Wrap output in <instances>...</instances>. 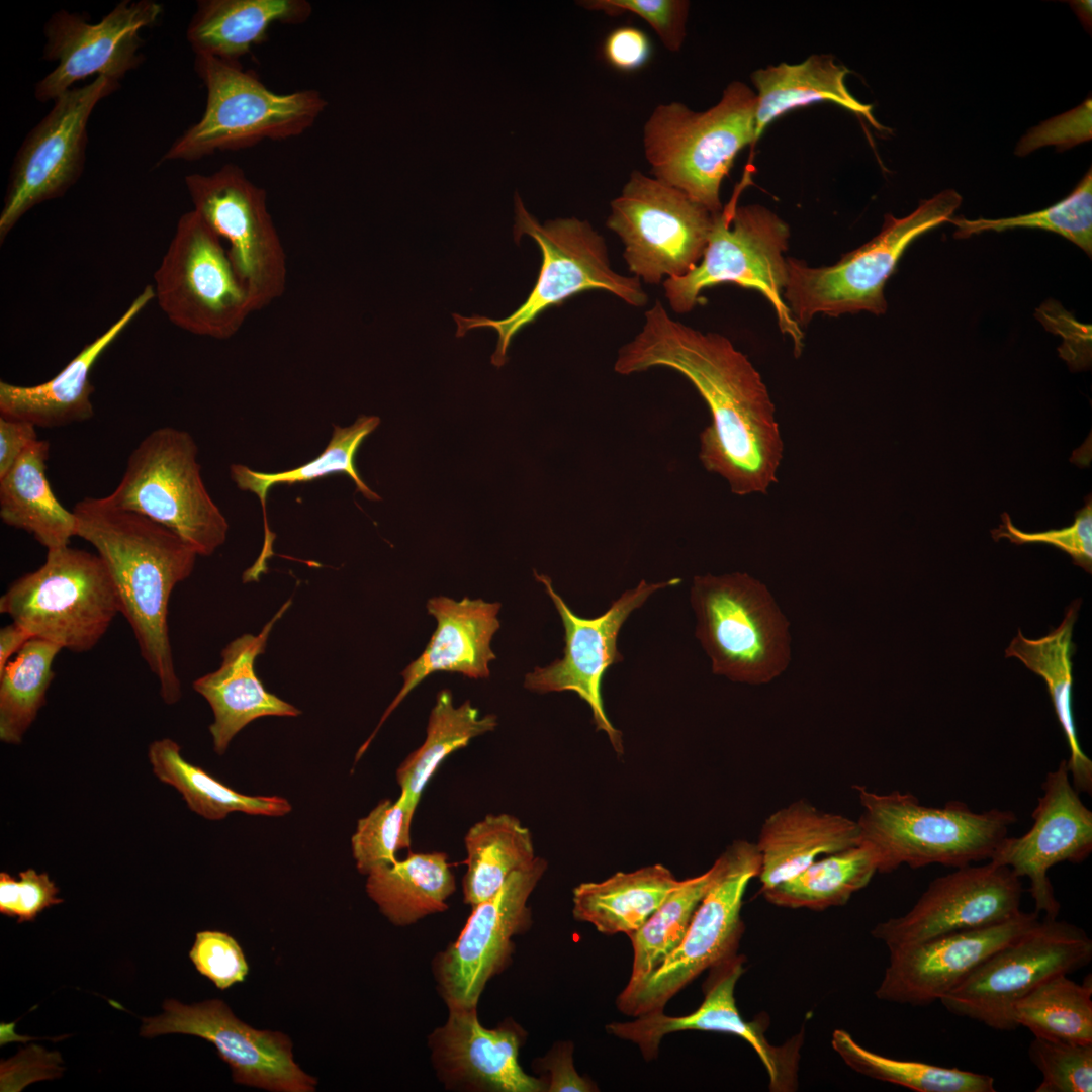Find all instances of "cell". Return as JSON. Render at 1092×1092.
Returning a JSON list of instances; mask_svg holds the SVG:
<instances>
[{"label": "cell", "instance_id": "6da1fadb", "mask_svg": "<svg viewBox=\"0 0 1092 1092\" xmlns=\"http://www.w3.org/2000/svg\"><path fill=\"white\" fill-rule=\"evenodd\" d=\"M653 367L682 374L711 413L700 434L699 458L736 495L765 493L777 481L783 441L767 388L748 358L724 336L671 318L656 301L642 330L618 352L615 372Z\"/></svg>", "mask_w": 1092, "mask_h": 1092}, {"label": "cell", "instance_id": "7a4b0ae2", "mask_svg": "<svg viewBox=\"0 0 1092 1092\" xmlns=\"http://www.w3.org/2000/svg\"><path fill=\"white\" fill-rule=\"evenodd\" d=\"M75 536L91 544L116 587L120 614L167 705L177 703L181 684L170 643L168 614L176 585L188 578L197 552L163 525L113 506L106 496L84 497L72 509Z\"/></svg>", "mask_w": 1092, "mask_h": 1092}, {"label": "cell", "instance_id": "3957f363", "mask_svg": "<svg viewBox=\"0 0 1092 1092\" xmlns=\"http://www.w3.org/2000/svg\"><path fill=\"white\" fill-rule=\"evenodd\" d=\"M853 787L862 809L856 820L860 842L873 848L879 873L903 864L958 869L990 860L1017 821L1011 810L976 812L962 801L930 807L911 793L880 794L864 786Z\"/></svg>", "mask_w": 1092, "mask_h": 1092}, {"label": "cell", "instance_id": "277c9868", "mask_svg": "<svg viewBox=\"0 0 1092 1092\" xmlns=\"http://www.w3.org/2000/svg\"><path fill=\"white\" fill-rule=\"evenodd\" d=\"M194 70L206 90L204 111L173 142L159 164L192 162L267 140L296 138L311 128L329 105L315 89L275 92L241 62L195 55Z\"/></svg>", "mask_w": 1092, "mask_h": 1092}, {"label": "cell", "instance_id": "5b68a950", "mask_svg": "<svg viewBox=\"0 0 1092 1092\" xmlns=\"http://www.w3.org/2000/svg\"><path fill=\"white\" fill-rule=\"evenodd\" d=\"M756 95L730 83L719 102L696 112L679 102L658 105L644 125L645 157L657 180L713 214L723 208L720 188L738 153L755 143Z\"/></svg>", "mask_w": 1092, "mask_h": 1092}, {"label": "cell", "instance_id": "8992f818", "mask_svg": "<svg viewBox=\"0 0 1092 1092\" xmlns=\"http://www.w3.org/2000/svg\"><path fill=\"white\" fill-rule=\"evenodd\" d=\"M515 240L530 236L542 253V264L535 286L527 299L509 316L491 320L481 315L471 317L454 313L457 337L475 328H492L498 340L491 363L503 366L514 337L550 307L585 290L611 292L632 306H643L648 300L640 280L625 276L611 267L604 238L586 220L575 217L557 218L541 224L531 215L519 197L515 198Z\"/></svg>", "mask_w": 1092, "mask_h": 1092}, {"label": "cell", "instance_id": "52a82bcc", "mask_svg": "<svg viewBox=\"0 0 1092 1092\" xmlns=\"http://www.w3.org/2000/svg\"><path fill=\"white\" fill-rule=\"evenodd\" d=\"M961 203L962 196L947 189L922 200L907 216L886 214L876 237L830 266L811 267L788 257L783 297L795 322L807 325L818 313H885L884 288L907 247L919 236L947 222Z\"/></svg>", "mask_w": 1092, "mask_h": 1092}, {"label": "cell", "instance_id": "ba28073f", "mask_svg": "<svg viewBox=\"0 0 1092 1092\" xmlns=\"http://www.w3.org/2000/svg\"><path fill=\"white\" fill-rule=\"evenodd\" d=\"M690 601L714 674L764 685L787 669L790 624L762 582L741 572L696 575Z\"/></svg>", "mask_w": 1092, "mask_h": 1092}, {"label": "cell", "instance_id": "9c48e42d", "mask_svg": "<svg viewBox=\"0 0 1092 1092\" xmlns=\"http://www.w3.org/2000/svg\"><path fill=\"white\" fill-rule=\"evenodd\" d=\"M714 214L701 261L688 274L663 282L664 294L677 313L691 311L701 292L720 283H735L760 292L771 304L781 331L790 337L799 356L804 334L784 300L790 230L764 206H738L737 196Z\"/></svg>", "mask_w": 1092, "mask_h": 1092}, {"label": "cell", "instance_id": "30bf717a", "mask_svg": "<svg viewBox=\"0 0 1092 1092\" xmlns=\"http://www.w3.org/2000/svg\"><path fill=\"white\" fill-rule=\"evenodd\" d=\"M121 605L104 562L70 546L49 550L41 566L14 580L0 597V613L40 638L74 653L93 649Z\"/></svg>", "mask_w": 1092, "mask_h": 1092}, {"label": "cell", "instance_id": "8fae6325", "mask_svg": "<svg viewBox=\"0 0 1092 1092\" xmlns=\"http://www.w3.org/2000/svg\"><path fill=\"white\" fill-rule=\"evenodd\" d=\"M197 454L188 432L157 428L132 450L106 498L170 529L199 556H209L224 544L229 523L205 487Z\"/></svg>", "mask_w": 1092, "mask_h": 1092}, {"label": "cell", "instance_id": "7c38bea8", "mask_svg": "<svg viewBox=\"0 0 1092 1092\" xmlns=\"http://www.w3.org/2000/svg\"><path fill=\"white\" fill-rule=\"evenodd\" d=\"M154 282L164 314L196 336L228 340L253 313L221 239L193 209L180 216Z\"/></svg>", "mask_w": 1092, "mask_h": 1092}, {"label": "cell", "instance_id": "4fadbf2b", "mask_svg": "<svg viewBox=\"0 0 1092 1092\" xmlns=\"http://www.w3.org/2000/svg\"><path fill=\"white\" fill-rule=\"evenodd\" d=\"M715 876L679 945L635 992L619 996L618 1009L638 1017L663 1011L667 1002L704 971L737 953L744 925L743 896L760 872L756 843L737 840L715 860Z\"/></svg>", "mask_w": 1092, "mask_h": 1092}, {"label": "cell", "instance_id": "5bb4252c", "mask_svg": "<svg viewBox=\"0 0 1092 1092\" xmlns=\"http://www.w3.org/2000/svg\"><path fill=\"white\" fill-rule=\"evenodd\" d=\"M1092 960L1084 929L1058 918L1038 920L1021 936L985 960L939 1002L960 1017L998 1031L1017 1028L1015 1003L1044 981L1069 975Z\"/></svg>", "mask_w": 1092, "mask_h": 1092}, {"label": "cell", "instance_id": "9a60e30c", "mask_svg": "<svg viewBox=\"0 0 1092 1092\" xmlns=\"http://www.w3.org/2000/svg\"><path fill=\"white\" fill-rule=\"evenodd\" d=\"M185 185L193 210L226 242L252 312L279 299L286 289L287 260L265 189L233 163L209 174H189Z\"/></svg>", "mask_w": 1092, "mask_h": 1092}, {"label": "cell", "instance_id": "2e32d148", "mask_svg": "<svg viewBox=\"0 0 1092 1092\" xmlns=\"http://www.w3.org/2000/svg\"><path fill=\"white\" fill-rule=\"evenodd\" d=\"M714 214L680 190L640 171L611 202L606 225L622 240L623 257L639 280L679 278L701 261Z\"/></svg>", "mask_w": 1092, "mask_h": 1092}, {"label": "cell", "instance_id": "e0dca14e", "mask_svg": "<svg viewBox=\"0 0 1092 1092\" xmlns=\"http://www.w3.org/2000/svg\"><path fill=\"white\" fill-rule=\"evenodd\" d=\"M118 87V81L105 77L73 87L54 100L26 134L12 163L0 212L1 243L26 212L63 197L77 183L85 167L90 116Z\"/></svg>", "mask_w": 1092, "mask_h": 1092}, {"label": "cell", "instance_id": "ac0fdd59", "mask_svg": "<svg viewBox=\"0 0 1092 1092\" xmlns=\"http://www.w3.org/2000/svg\"><path fill=\"white\" fill-rule=\"evenodd\" d=\"M541 857L515 871L489 899L472 908L454 942L433 960L437 989L448 1008H475L487 982L509 966L513 937L532 924L528 900L543 877Z\"/></svg>", "mask_w": 1092, "mask_h": 1092}, {"label": "cell", "instance_id": "d6986e66", "mask_svg": "<svg viewBox=\"0 0 1092 1092\" xmlns=\"http://www.w3.org/2000/svg\"><path fill=\"white\" fill-rule=\"evenodd\" d=\"M535 578L543 584L552 600L564 628L563 656L545 667H536L525 675L526 689L545 694L571 691L590 708L596 729L604 731L615 751L624 752L622 733L608 718L602 698L603 676L611 665L623 661L617 640L620 630L631 615L655 592L678 585L674 577L656 583L642 579L634 588L625 590L610 608L596 618H582L572 612L555 592L549 576L534 570Z\"/></svg>", "mask_w": 1092, "mask_h": 1092}, {"label": "cell", "instance_id": "ffe728a7", "mask_svg": "<svg viewBox=\"0 0 1092 1092\" xmlns=\"http://www.w3.org/2000/svg\"><path fill=\"white\" fill-rule=\"evenodd\" d=\"M153 0H122L96 23L61 9L43 26L42 59L57 66L34 86L39 102L54 101L90 76L120 81L144 61L140 31L162 14Z\"/></svg>", "mask_w": 1092, "mask_h": 1092}, {"label": "cell", "instance_id": "44dd1931", "mask_svg": "<svg viewBox=\"0 0 1092 1092\" xmlns=\"http://www.w3.org/2000/svg\"><path fill=\"white\" fill-rule=\"evenodd\" d=\"M163 1010L158 1016L142 1018V1036H198L216 1048L235 1083L273 1092L315 1091L317 1079L295 1063L292 1041L285 1033L253 1028L219 999L192 1005L169 999Z\"/></svg>", "mask_w": 1092, "mask_h": 1092}, {"label": "cell", "instance_id": "7402d4cb", "mask_svg": "<svg viewBox=\"0 0 1092 1092\" xmlns=\"http://www.w3.org/2000/svg\"><path fill=\"white\" fill-rule=\"evenodd\" d=\"M1022 884L991 860L934 879L904 915L878 923L872 935L888 949L1006 921L1020 911Z\"/></svg>", "mask_w": 1092, "mask_h": 1092}, {"label": "cell", "instance_id": "603a6c76", "mask_svg": "<svg viewBox=\"0 0 1092 1092\" xmlns=\"http://www.w3.org/2000/svg\"><path fill=\"white\" fill-rule=\"evenodd\" d=\"M745 957L737 952L711 967L703 987L704 999L694 1012L684 1016L651 1012L631 1021L611 1022L606 1026L607 1032L636 1044L646 1061L657 1057L661 1040L669 1033L698 1030L733 1034L755 1051L766 1070L771 1091L795 1090L803 1038L798 1035L775 1045L759 1024L742 1017L734 993L745 972Z\"/></svg>", "mask_w": 1092, "mask_h": 1092}, {"label": "cell", "instance_id": "cb8c5ba5", "mask_svg": "<svg viewBox=\"0 0 1092 1092\" xmlns=\"http://www.w3.org/2000/svg\"><path fill=\"white\" fill-rule=\"evenodd\" d=\"M1042 795L1031 814L1032 825L1020 836H1006L991 861L1027 878L1035 912L1058 918L1060 903L1049 879L1058 863H1080L1092 852V812L1070 779L1067 760L1046 774Z\"/></svg>", "mask_w": 1092, "mask_h": 1092}, {"label": "cell", "instance_id": "d4e9b609", "mask_svg": "<svg viewBox=\"0 0 1092 1092\" xmlns=\"http://www.w3.org/2000/svg\"><path fill=\"white\" fill-rule=\"evenodd\" d=\"M1038 915L1020 911L991 926L889 949V964L876 997L914 1006L939 1001L991 954L1031 928Z\"/></svg>", "mask_w": 1092, "mask_h": 1092}, {"label": "cell", "instance_id": "484cf974", "mask_svg": "<svg viewBox=\"0 0 1092 1092\" xmlns=\"http://www.w3.org/2000/svg\"><path fill=\"white\" fill-rule=\"evenodd\" d=\"M444 1025L428 1038L437 1077L445 1088L469 1092H544L547 1083L523 1071L519 1052L525 1030L511 1018L483 1027L475 1008H448Z\"/></svg>", "mask_w": 1092, "mask_h": 1092}, {"label": "cell", "instance_id": "4316f807", "mask_svg": "<svg viewBox=\"0 0 1092 1092\" xmlns=\"http://www.w3.org/2000/svg\"><path fill=\"white\" fill-rule=\"evenodd\" d=\"M499 610V603H488L482 599L464 598L456 601L448 597H435L428 600L427 611L436 619V629L422 654L401 672V689L385 710L374 732L360 747L356 760L365 752L393 710L432 673H459L472 679L489 676V662L495 659L490 643L500 627L497 618Z\"/></svg>", "mask_w": 1092, "mask_h": 1092}, {"label": "cell", "instance_id": "83f0119b", "mask_svg": "<svg viewBox=\"0 0 1092 1092\" xmlns=\"http://www.w3.org/2000/svg\"><path fill=\"white\" fill-rule=\"evenodd\" d=\"M286 601L257 635L243 634L221 651L220 666L193 682V689L209 704L213 749L225 753L233 738L252 721L266 716L296 717L301 711L268 692L255 671L256 658L265 652L275 623L289 609Z\"/></svg>", "mask_w": 1092, "mask_h": 1092}, {"label": "cell", "instance_id": "f1b7e54d", "mask_svg": "<svg viewBox=\"0 0 1092 1092\" xmlns=\"http://www.w3.org/2000/svg\"><path fill=\"white\" fill-rule=\"evenodd\" d=\"M155 298L147 285L126 310L100 336L87 344L56 376L36 385L0 381L1 417L29 422L39 428L82 423L94 416L90 372L106 349Z\"/></svg>", "mask_w": 1092, "mask_h": 1092}, {"label": "cell", "instance_id": "f546056e", "mask_svg": "<svg viewBox=\"0 0 1092 1092\" xmlns=\"http://www.w3.org/2000/svg\"><path fill=\"white\" fill-rule=\"evenodd\" d=\"M860 843L856 820L825 812L798 800L771 813L762 823L757 849L761 891L769 889L823 857Z\"/></svg>", "mask_w": 1092, "mask_h": 1092}, {"label": "cell", "instance_id": "4dcf8cb0", "mask_svg": "<svg viewBox=\"0 0 1092 1092\" xmlns=\"http://www.w3.org/2000/svg\"><path fill=\"white\" fill-rule=\"evenodd\" d=\"M312 10L306 0H200L186 38L195 55L240 62L272 25L302 24Z\"/></svg>", "mask_w": 1092, "mask_h": 1092}, {"label": "cell", "instance_id": "1f68e13d", "mask_svg": "<svg viewBox=\"0 0 1092 1092\" xmlns=\"http://www.w3.org/2000/svg\"><path fill=\"white\" fill-rule=\"evenodd\" d=\"M849 70L831 56L812 55L798 64L781 63L758 69L751 76L756 88L755 135L785 113L816 102H832L884 129L873 115V106L861 103L847 89Z\"/></svg>", "mask_w": 1092, "mask_h": 1092}, {"label": "cell", "instance_id": "d6a6232c", "mask_svg": "<svg viewBox=\"0 0 1092 1092\" xmlns=\"http://www.w3.org/2000/svg\"><path fill=\"white\" fill-rule=\"evenodd\" d=\"M663 864L618 872L601 882L581 883L573 889L575 920L597 931L630 935L637 931L679 884Z\"/></svg>", "mask_w": 1092, "mask_h": 1092}, {"label": "cell", "instance_id": "836d02e7", "mask_svg": "<svg viewBox=\"0 0 1092 1092\" xmlns=\"http://www.w3.org/2000/svg\"><path fill=\"white\" fill-rule=\"evenodd\" d=\"M50 443L33 442L0 477V518L33 536L47 551L69 546L75 516L56 497L47 477Z\"/></svg>", "mask_w": 1092, "mask_h": 1092}, {"label": "cell", "instance_id": "e575fe53", "mask_svg": "<svg viewBox=\"0 0 1092 1092\" xmlns=\"http://www.w3.org/2000/svg\"><path fill=\"white\" fill-rule=\"evenodd\" d=\"M1081 599L1071 603L1059 627L1039 639H1027L1018 631L1007 649L1006 657H1016L1041 676L1048 686L1056 716L1065 735L1070 756L1067 760L1075 789L1091 794L1092 760L1079 743L1072 707V641L1073 627L1078 618Z\"/></svg>", "mask_w": 1092, "mask_h": 1092}, {"label": "cell", "instance_id": "d590c367", "mask_svg": "<svg viewBox=\"0 0 1092 1092\" xmlns=\"http://www.w3.org/2000/svg\"><path fill=\"white\" fill-rule=\"evenodd\" d=\"M455 890L447 854L439 851L410 853L403 860L376 868L366 881L368 896L396 926L446 911Z\"/></svg>", "mask_w": 1092, "mask_h": 1092}, {"label": "cell", "instance_id": "8d00e7d4", "mask_svg": "<svg viewBox=\"0 0 1092 1092\" xmlns=\"http://www.w3.org/2000/svg\"><path fill=\"white\" fill-rule=\"evenodd\" d=\"M496 725L495 715L480 716L470 701L455 707L449 690L438 693L428 719L425 741L396 770L399 797L412 822L423 791L440 764L456 750L466 747L473 738L492 731Z\"/></svg>", "mask_w": 1092, "mask_h": 1092}, {"label": "cell", "instance_id": "74e56055", "mask_svg": "<svg viewBox=\"0 0 1092 1092\" xmlns=\"http://www.w3.org/2000/svg\"><path fill=\"white\" fill-rule=\"evenodd\" d=\"M148 758L155 776L175 788L189 809L205 819L221 820L233 812L269 817L291 812V804L283 797L245 795L222 784L187 761L179 744L170 738L153 741Z\"/></svg>", "mask_w": 1092, "mask_h": 1092}, {"label": "cell", "instance_id": "f35d334b", "mask_svg": "<svg viewBox=\"0 0 1092 1092\" xmlns=\"http://www.w3.org/2000/svg\"><path fill=\"white\" fill-rule=\"evenodd\" d=\"M464 903L472 908L492 897L517 870L533 863L532 835L510 814H488L467 831Z\"/></svg>", "mask_w": 1092, "mask_h": 1092}, {"label": "cell", "instance_id": "ab89813d", "mask_svg": "<svg viewBox=\"0 0 1092 1092\" xmlns=\"http://www.w3.org/2000/svg\"><path fill=\"white\" fill-rule=\"evenodd\" d=\"M379 424L380 419L376 416H360L349 427L335 426L325 450L313 460L290 470L268 473L253 470L242 464H233L230 467L231 478L238 488L256 494L263 509L265 543L258 559L259 563L266 564V560L273 555V536L266 519V499L271 487L279 484L292 485L334 473H344L354 481L356 490L367 499H380V496L363 481L355 465V456L359 447Z\"/></svg>", "mask_w": 1092, "mask_h": 1092}, {"label": "cell", "instance_id": "60d3db41", "mask_svg": "<svg viewBox=\"0 0 1092 1092\" xmlns=\"http://www.w3.org/2000/svg\"><path fill=\"white\" fill-rule=\"evenodd\" d=\"M878 873L873 848L863 842L820 857L796 876L762 890L771 904L786 908L824 910L845 904Z\"/></svg>", "mask_w": 1092, "mask_h": 1092}, {"label": "cell", "instance_id": "b9f144b4", "mask_svg": "<svg viewBox=\"0 0 1092 1092\" xmlns=\"http://www.w3.org/2000/svg\"><path fill=\"white\" fill-rule=\"evenodd\" d=\"M715 871L713 863L705 873L680 880L649 919L628 936L633 948L632 970L619 996L635 992L679 945Z\"/></svg>", "mask_w": 1092, "mask_h": 1092}, {"label": "cell", "instance_id": "7bdbcfd3", "mask_svg": "<svg viewBox=\"0 0 1092 1092\" xmlns=\"http://www.w3.org/2000/svg\"><path fill=\"white\" fill-rule=\"evenodd\" d=\"M1013 1019L1034 1037L1092 1043L1091 975L1081 984L1068 975L1044 981L1015 1003Z\"/></svg>", "mask_w": 1092, "mask_h": 1092}, {"label": "cell", "instance_id": "ee69618b", "mask_svg": "<svg viewBox=\"0 0 1092 1092\" xmlns=\"http://www.w3.org/2000/svg\"><path fill=\"white\" fill-rule=\"evenodd\" d=\"M831 1045L853 1071L916 1092L995 1091V1081L989 1075L889 1058L863 1048L845 1030L833 1031Z\"/></svg>", "mask_w": 1092, "mask_h": 1092}, {"label": "cell", "instance_id": "f6af8a7d", "mask_svg": "<svg viewBox=\"0 0 1092 1092\" xmlns=\"http://www.w3.org/2000/svg\"><path fill=\"white\" fill-rule=\"evenodd\" d=\"M62 649L33 637L0 672V739L19 744L39 710L54 680V661Z\"/></svg>", "mask_w": 1092, "mask_h": 1092}, {"label": "cell", "instance_id": "bcb514c9", "mask_svg": "<svg viewBox=\"0 0 1092 1092\" xmlns=\"http://www.w3.org/2000/svg\"><path fill=\"white\" fill-rule=\"evenodd\" d=\"M947 222L957 230V239L986 231L1003 232L1015 228H1038L1061 235L1092 255V174L1091 168L1075 189L1058 203L1028 214L988 219L951 216Z\"/></svg>", "mask_w": 1092, "mask_h": 1092}, {"label": "cell", "instance_id": "7dc6e473", "mask_svg": "<svg viewBox=\"0 0 1092 1092\" xmlns=\"http://www.w3.org/2000/svg\"><path fill=\"white\" fill-rule=\"evenodd\" d=\"M412 821L400 797L380 801L357 822L351 837L352 855L359 873L368 875L376 868L392 864L396 853L411 846Z\"/></svg>", "mask_w": 1092, "mask_h": 1092}, {"label": "cell", "instance_id": "c3c4849f", "mask_svg": "<svg viewBox=\"0 0 1092 1092\" xmlns=\"http://www.w3.org/2000/svg\"><path fill=\"white\" fill-rule=\"evenodd\" d=\"M1028 1056L1042 1075L1035 1092H1091L1092 1043L1034 1037Z\"/></svg>", "mask_w": 1092, "mask_h": 1092}, {"label": "cell", "instance_id": "681fc988", "mask_svg": "<svg viewBox=\"0 0 1092 1092\" xmlns=\"http://www.w3.org/2000/svg\"><path fill=\"white\" fill-rule=\"evenodd\" d=\"M1001 518L1002 523L999 527L991 531L995 541L1007 538L1017 545L1051 544L1068 553L1073 558V564L1082 567L1088 573L1092 572L1091 494L1086 496L1084 507L1076 512L1074 523L1066 528L1028 533L1015 527L1008 513H1003Z\"/></svg>", "mask_w": 1092, "mask_h": 1092}, {"label": "cell", "instance_id": "f907efd6", "mask_svg": "<svg viewBox=\"0 0 1092 1092\" xmlns=\"http://www.w3.org/2000/svg\"><path fill=\"white\" fill-rule=\"evenodd\" d=\"M582 7L611 16L630 12L644 19L664 47L678 52L686 37L690 2L686 0H584Z\"/></svg>", "mask_w": 1092, "mask_h": 1092}, {"label": "cell", "instance_id": "816d5d0a", "mask_svg": "<svg viewBox=\"0 0 1092 1092\" xmlns=\"http://www.w3.org/2000/svg\"><path fill=\"white\" fill-rule=\"evenodd\" d=\"M189 958L196 970L221 990L243 982L249 973L242 947L225 932L205 930L196 933Z\"/></svg>", "mask_w": 1092, "mask_h": 1092}, {"label": "cell", "instance_id": "f5cc1de1", "mask_svg": "<svg viewBox=\"0 0 1092 1092\" xmlns=\"http://www.w3.org/2000/svg\"><path fill=\"white\" fill-rule=\"evenodd\" d=\"M58 893L47 873L27 869L19 873V880L0 873V913L17 918L18 923L33 921L44 909L62 903Z\"/></svg>", "mask_w": 1092, "mask_h": 1092}, {"label": "cell", "instance_id": "db71d44e", "mask_svg": "<svg viewBox=\"0 0 1092 1092\" xmlns=\"http://www.w3.org/2000/svg\"><path fill=\"white\" fill-rule=\"evenodd\" d=\"M1091 99L1075 109L1045 120L1031 128L1019 141L1015 154L1025 156L1037 148L1054 145L1060 150L1071 148L1091 139Z\"/></svg>", "mask_w": 1092, "mask_h": 1092}, {"label": "cell", "instance_id": "11a10c76", "mask_svg": "<svg viewBox=\"0 0 1092 1092\" xmlns=\"http://www.w3.org/2000/svg\"><path fill=\"white\" fill-rule=\"evenodd\" d=\"M603 54L613 68L623 72H632L648 63L652 47L649 37L641 29L634 26H620L607 35Z\"/></svg>", "mask_w": 1092, "mask_h": 1092}, {"label": "cell", "instance_id": "9f6ffc18", "mask_svg": "<svg viewBox=\"0 0 1092 1092\" xmlns=\"http://www.w3.org/2000/svg\"><path fill=\"white\" fill-rule=\"evenodd\" d=\"M573 1044L570 1041L556 1042L548 1054L535 1063L545 1074L549 1092H590L597 1091L596 1085L581 1077L573 1064Z\"/></svg>", "mask_w": 1092, "mask_h": 1092}, {"label": "cell", "instance_id": "6f0895ef", "mask_svg": "<svg viewBox=\"0 0 1092 1092\" xmlns=\"http://www.w3.org/2000/svg\"><path fill=\"white\" fill-rule=\"evenodd\" d=\"M36 428L23 420L0 417V477L38 440Z\"/></svg>", "mask_w": 1092, "mask_h": 1092}, {"label": "cell", "instance_id": "680465c9", "mask_svg": "<svg viewBox=\"0 0 1092 1092\" xmlns=\"http://www.w3.org/2000/svg\"><path fill=\"white\" fill-rule=\"evenodd\" d=\"M33 636L12 622L0 630V672Z\"/></svg>", "mask_w": 1092, "mask_h": 1092}]
</instances>
